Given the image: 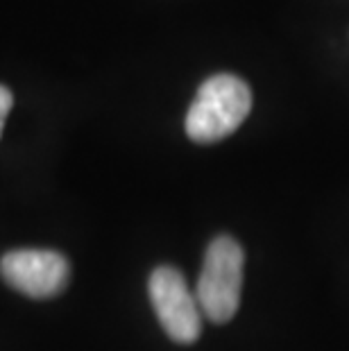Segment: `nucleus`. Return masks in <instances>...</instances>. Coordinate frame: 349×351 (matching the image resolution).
Returning <instances> with one entry per match:
<instances>
[{
  "label": "nucleus",
  "mask_w": 349,
  "mask_h": 351,
  "mask_svg": "<svg viewBox=\"0 0 349 351\" xmlns=\"http://www.w3.org/2000/svg\"><path fill=\"white\" fill-rule=\"evenodd\" d=\"M252 109L248 82L232 75H218L202 82L186 114V134L193 143L209 145L234 134Z\"/></svg>",
  "instance_id": "1"
},
{
  "label": "nucleus",
  "mask_w": 349,
  "mask_h": 351,
  "mask_svg": "<svg viewBox=\"0 0 349 351\" xmlns=\"http://www.w3.org/2000/svg\"><path fill=\"white\" fill-rule=\"evenodd\" d=\"M243 265L245 252L232 236L213 238L206 247L195 297L204 317H209L211 322L225 324L239 311Z\"/></svg>",
  "instance_id": "2"
},
{
  "label": "nucleus",
  "mask_w": 349,
  "mask_h": 351,
  "mask_svg": "<svg viewBox=\"0 0 349 351\" xmlns=\"http://www.w3.org/2000/svg\"><path fill=\"white\" fill-rule=\"evenodd\" d=\"M150 300L159 324L170 340L191 345L202 333V308L197 297L189 290L184 274L173 265H159L150 274Z\"/></svg>",
  "instance_id": "3"
},
{
  "label": "nucleus",
  "mask_w": 349,
  "mask_h": 351,
  "mask_svg": "<svg viewBox=\"0 0 349 351\" xmlns=\"http://www.w3.org/2000/svg\"><path fill=\"white\" fill-rule=\"evenodd\" d=\"M0 274L25 297L50 300L69 286L71 265L64 254L53 250H14L0 261Z\"/></svg>",
  "instance_id": "4"
},
{
  "label": "nucleus",
  "mask_w": 349,
  "mask_h": 351,
  "mask_svg": "<svg viewBox=\"0 0 349 351\" xmlns=\"http://www.w3.org/2000/svg\"><path fill=\"white\" fill-rule=\"evenodd\" d=\"M12 104H14V95H12V91H10L7 86L0 84V134H3L5 118H7V114H10Z\"/></svg>",
  "instance_id": "5"
}]
</instances>
